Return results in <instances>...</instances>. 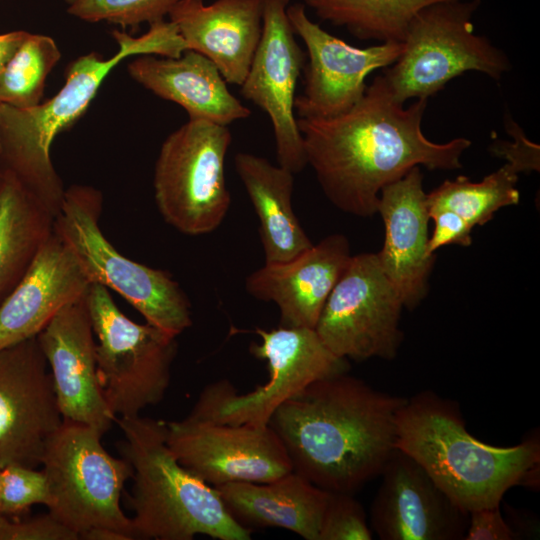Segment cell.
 Here are the masks:
<instances>
[{
	"mask_svg": "<svg viewBox=\"0 0 540 540\" xmlns=\"http://www.w3.org/2000/svg\"><path fill=\"white\" fill-rule=\"evenodd\" d=\"M427 103L428 99H416L404 107L381 74L348 111L330 118H297L307 165L336 208L371 217L377 213L382 188L413 167H462L460 158L471 140H429L421 128Z\"/></svg>",
	"mask_w": 540,
	"mask_h": 540,
	"instance_id": "6da1fadb",
	"label": "cell"
},
{
	"mask_svg": "<svg viewBox=\"0 0 540 540\" xmlns=\"http://www.w3.org/2000/svg\"><path fill=\"white\" fill-rule=\"evenodd\" d=\"M406 400L343 372L308 385L268 424L294 472L326 491L354 494L380 476L397 449V415Z\"/></svg>",
	"mask_w": 540,
	"mask_h": 540,
	"instance_id": "7a4b0ae2",
	"label": "cell"
},
{
	"mask_svg": "<svg viewBox=\"0 0 540 540\" xmlns=\"http://www.w3.org/2000/svg\"><path fill=\"white\" fill-rule=\"evenodd\" d=\"M396 447L413 458L464 512L500 505L515 486L539 488L540 437L500 447L469 433L459 404L431 390L407 398Z\"/></svg>",
	"mask_w": 540,
	"mask_h": 540,
	"instance_id": "3957f363",
	"label": "cell"
},
{
	"mask_svg": "<svg viewBox=\"0 0 540 540\" xmlns=\"http://www.w3.org/2000/svg\"><path fill=\"white\" fill-rule=\"evenodd\" d=\"M118 50L110 58L90 52L67 67L65 83L50 99L30 108L0 103V168L13 174L54 216L65 188L51 159L55 138L88 109L109 73L124 59L139 55L179 57L187 50L170 20L150 24L133 37L113 30Z\"/></svg>",
	"mask_w": 540,
	"mask_h": 540,
	"instance_id": "277c9868",
	"label": "cell"
},
{
	"mask_svg": "<svg viewBox=\"0 0 540 540\" xmlns=\"http://www.w3.org/2000/svg\"><path fill=\"white\" fill-rule=\"evenodd\" d=\"M115 422L124 436L119 453L133 469L128 504L135 539H251V530L229 514L216 489L177 460L166 441V422L140 415Z\"/></svg>",
	"mask_w": 540,
	"mask_h": 540,
	"instance_id": "5b68a950",
	"label": "cell"
},
{
	"mask_svg": "<svg viewBox=\"0 0 540 540\" xmlns=\"http://www.w3.org/2000/svg\"><path fill=\"white\" fill-rule=\"evenodd\" d=\"M103 198L88 185L65 189L54 232L67 246L90 284L122 296L146 320L177 337L192 325L190 302L165 270L131 260L117 251L99 224Z\"/></svg>",
	"mask_w": 540,
	"mask_h": 540,
	"instance_id": "8992f818",
	"label": "cell"
},
{
	"mask_svg": "<svg viewBox=\"0 0 540 540\" xmlns=\"http://www.w3.org/2000/svg\"><path fill=\"white\" fill-rule=\"evenodd\" d=\"M480 6L481 0L442 1L416 14L400 56L383 72L397 102L429 99L468 71L500 80L511 69L506 53L474 32Z\"/></svg>",
	"mask_w": 540,
	"mask_h": 540,
	"instance_id": "52a82bcc",
	"label": "cell"
},
{
	"mask_svg": "<svg viewBox=\"0 0 540 540\" xmlns=\"http://www.w3.org/2000/svg\"><path fill=\"white\" fill-rule=\"evenodd\" d=\"M102 435L95 427L63 420L49 437L41 458L52 498L48 513L78 537L108 527L133 540L131 518L120 505L133 469L105 450Z\"/></svg>",
	"mask_w": 540,
	"mask_h": 540,
	"instance_id": "ba28073f",
	"label": "cell"
},
{
	"mask_svg": "<svg viewBox=\"0 0 540 540\" xmlns=\"http://www.w3.org/2000/svg\"><path fill=\"white\" fill-rule=\"evenodd\" d=\"M85 301L106 403L116 418L139 416L159 403L169 387L176 337L128 318L102 285L90 284Z\"/></svg>",
	"mask_w": 540,
	"mask_h": 540,
	"instance_id": "9c48e42d",
	"label": "cell"
},
{
	"mask_svg": "<svg viewBox=\"0 0 540 540\" xmlns=\"http://www.w3.org/2000/svg\"><path fill=\"white\" fill-rule=\"evenodd\" d=\"M228 126L188 119L163 141L154 168V199L164 221L199 236L215 231L231 205L225 159Z\"/></svg>",
	"mask_w": 540,
	"mask_h": 540,
	"instance_id": "30bf717a",
	"label": "cell"
},
{
	"mask_svg": "<svg viewBox=\"0 0 540 540\" xmlns=\"http://www.w3.org/2000/svg\"><path fill=\"white\" fill-rule=\"evenodd\" d=\"M260 343L250 352L267 362L269 380L246 394H238L227 380L205 387L189 413L229 424L268 425L284 402L311 383L349 371L347 359L331 352L315 329L280 326L256 329Z\"/></svg>",
	"mask_w": 540,
	"mask_h": 540,
	"instance_id": "8fae6325",
	"label": "cell"
},
{
	"mask_svg": "<svg viewBox=\"0 0 540 540\" xmlns=\"http://www.w3.org/2000/svg\"><path fill=\"white\" fill-rule=\"evenodd\" d=\"M402 300L376 253L352 255L328 296L315 331L336 356L393 360L403 341Z\"/></svg>",
	"mask_w": 540,
	"mask_h": 540,
	"instance_id": "7c38bea8",
	"label": "cell"
},
{
	"mask_svg": "<svg viewBox=\"0 0 540 540\" xmlns=\"http://www.w3.org/2000/svg\"><path fill=\"white\" fill-rule=\"evenodd\" d=\"M166 441L181 465L213 487L269 482L293 471L269 424H229L189 414L166 422Z\"/></svg>",
	"mask_w": 540,
	"mask_h": 540,
	"instance_id": "4fadbf2b",
	"label": "cell"
},
{
	"mask_svg": "<svg viewBox=\"0 0 540 540\" xmlns=\"http://www.w3.org/2000/svg\"><path fill=\"white\" fill-rule=\"evenodd\" d=\"M289 4L290 0H263L261 38L240 87L242 96L271 121L277 164L297 174L307 166L294 109L306 54L295 39L287 15Z\"/></svg>",
	"mask_w": 540,
	"mask_h": 540,
	"instance_id": "5bb4252c",
	"label": "cell"
},
{
	"mask_svg": "<svg viewBox=\"0 0 540 540\" xmlns=\"http://www.w3.org/2000/svg\"><path fill=\"white\" fill-rule=\"evenodd\" d=\"M287 15L308 57L304 91L294 102L298 118H330L348 111L364 95L367 76L391 66L403 49L402 42L354 47L311 20L301 2L289 4Z\"/></svg>",
	"mask_w": 540,
	"mask_h": 540,
	"instance_id": "9a60e30c",
	"label": "cell"
},
{
	"mask_svg": "<svg viewBox=\"0 0 540 540\" xmlns=\"http://www.w3.org/2000/svg\"><path fill=\"white\" fill-rule=\"evenodd\" d=\"M63 422L37 337L0 350V468H35Z\"/></svg>",
	"mask_w": 540,
	"mask_h": 540,
	"instance_id": "2e32d148",
	"label": "cell"
},
{
	"mask_svg": "<svg viewBox=\"0 0 540 540\" xmlns=\"http://www.w3.org/2000/svg\"><path fill=\"white\" fill-rule=\"evenodd\" d=\"M371 504V530L381 540H462L461 510L409 455L396 449Z\"/></svg>",
	"mask_w": 540,
	"mask_h": 540,
	"instance_id": "e0dca14e",
	"label": "cell"
},
{
	"mask_svg": "<svg viewBox=\"0 0 540 540\" xmlns=\"http://www.w3.org/2000/svg\"><path fill=\"white\" fill-rule=\"evenodd\" d=\"M63 420L106 433L116 420L97 373L96 341L85 296L61 309L37 336Z\"/></svg>",
	"mask_w": 540,
	"mask_h": 540,
	"instance_id": "ac0fdd59",
	"label": "cell"
},
{
	"mask_svg": "<svg viewBox=\"0 0 540 540\" xmlns=\"http://www.w3.org/2000/svg\"><path fill=\"white\" fill-rule=\"evenodd\" d=\"M377 213L385 228L379 264L403 306L416 308L426 297L436 255L427 253L429 214L420 166L382 188Z\"/></svg>",
	"mask_w": 540,
	"mask_h": 540,
	"instance_id": "d6986e66",
	"label": "cell"
},
{
	"mask_svg": "<svg viewBox=\"0 0 540 540\" xmlns=\"http://www.w3.org/2000/svg\"><path fill=\"white\" fill-rule=\"evenodd\" d=\"M351 256L346 236L331 234L291 259L265 263L246 277L245 288L254 298L277 305L281 326L315 329Z\"/></svg>",
	"mask_w": 540,
	"mask_h": 540,
	"instance_id": "ffe728a7",
	"label": "cell"
},
{
	"mask_svg": "<svg viewBox=\"0 0 540 540\" xmlns=\"http://www.w3.org/2000/svg\"><path fill=\"white\" fill-rule=\"evenodd\" d=\"M90 282L53 231L0 304V350L37 337L55 315L83 298Z\"/></svg>",
	"mask_w": 540,
	"mask_h": 540,
	"instance_id": "44dd1931",
	"label": "cell"
},
{
	"mask_svg": "<svg viewBox=\"0 0 540 540\" xmlns=\"http://www.w3.org/2000/svg\"><path fill=\"white\" fill-rule=\"evenodd\" d=\"M168 18L187 50L204 55L227 83L241 86L261 38L263 0H180Z\"/></svg>",
	"mask_w": 540,
	"mask_h": 540,
	"instance_id": "7402d4cb",
	"label": "cell"
},
{
	"mask_svg": "<svg viewBox=\"0 0 540 540\" xmlns=\"http://www.w3.org/2000/svg\"><path fill=\"white\" fill-rule=\"evenodd\" d=\"M127 70L145 89L181 106L189 119L228 126L251 114L228 89L216 65L196 51L186 50L179 57L139 55Z\"/></svg>",
	"mask_w": 540,
	"mask_h": 540,
	"instance_id": "603a6c76",
	"label": "cell"
},
{
	"mask_svg": "<svg viewBox=\"0 0 540 540\" xmlns=\"http://www.w3.org/2000/svg\"><path fill=\"white\" fill-rule=\"evenodd\" d=\"M229 514L243 527H275L318 540L329 498L326 491L291 471L269 482H232L214 487Z\"/></svg>",
	"mask_w": 540,
	"mask_h": 540,
	"instance_id": "cb8c5ba5",
	"label": "cell"
},
{
	"mask_svg": "<svg viewBox=\"0 0 540 540\" xmlns=\"http://www.w3.org/2000/svg\"><path fill=\"white\" fill-rule=\"evenodd\" d=\"M235 170L259 220V235L265 263L286 261L313 243L292 206L294 173L266 158L239 152Z\"/></svg>",
	"mask_w": 540,
	"mask_h": 540,
	"instance_id": "d4e9b609",
	"label": "cell"
},
{
	"mask_svg": "<svg viewBox=\"0 0 540 540\" xmlns=\"http://www.w3.org/2000/svg\"><path fill=\"white\" fill-rule=\"evenodd\" d=\"M54 219L13 174L0 168V304L52 235Z\"/></svg>",
	"mask_w": 540,
	"mask_h": 540,
	"instance_id": "484cf974",
	"label": "cell"
},
{
	"mask_svg": "<svg viewBox=\"0 0 540 540\" xmlns=\"http://www.w3.org/2000/svg\"><path fill=\"white\" fill-rule=\"evenodd\" d=\"M451 0H301L324 22L360 40L403 42L408 26L423 8Z\"/></svg>",
	"mask_w": 540,
	"mask_h": 540,
	"instance_id": "4316f807",
	"label": "cell"
},
{
	"mask_svg": "<svg viewBox=\"0 0 540 540\" xmlns=\"http://www.w3.org/2000/svg\"><path fill=\"white\" fill-rule=\"evenodd\" d=\"M518 173L508 164L472 182L466 176L445 180L426 194L428 214L449 210L461 216L473 228L489 222L501 208L518 204Z\"/></svg>",
	"mask_w": 540,
	"mask_h": 540,
	"instance_id": "83f0119b",
	"label": "cell"
},
{
	"mask_svg": "<svg viewBox=\"0 0 540 540\" xmlns=\"http://www.w3.org/2000/svg\"><path fill=\"white\" fill-rule=\"evenodd\" d=\"M61 58L54 39L28 33L0 71V103L30 108L42 101L46 79Z\"/></svg>",
	"mask_w": 540,
	"mask_h": 540,
	"instance_id": "f1b7e54d",
	"label": "cell"
},
{
	"mask_svg": "<svg viewBox=\"0 0 540 540\" xmlns=\"http://www.w3.org/2000/svg\"><path fill=\"white\" fill-rule=\"evenodd\" d=\"M180 0H75L68 13L87 22L105 21L123 28L165 20Z\"/></svg>",
	"mask_w": 540,
	"mask_h": 540,
	"instance_id": "f546056e",
	"label": "cell"
},
{
	"mask_svg": "<svg viewBox=\"0 0 540 540\" xmlns=\"http://www.w3.org/2000/svg\"><path fill=\"white\" fill-rule=\"evenodd\" d=\"M1 512L19 514L35 504L51 505V494L44 471L10 464L1 469Z\"/></svg>",
	"mask_w": 540,
	"mask_h": 540,
	"instance_id": "4dcf8cb0",
	"label": "cell"
},
{
	"mask_svg": "<svg viewBox=\"0 0 540 540\" xmlns=\"http://www.w3.org/2000/svg\"><path fill=\"white\" fill-rule=\"evenodd\" d=\"M372 536L365 510L353 494L330 492L318 540H371Z\"/></svg>",
	"mask_w": 540,
	"mask_h": 540,
	"instance_id": "1f68e13d",
	"label": "cell"
},
{
	"mask_svg": "<svg viewBox=\"0 0 540 540\" xmlns=\"http://www.w3.org/2000/svg\"><path fill=\"white\" fill-rule=\"evenodd\" d=\"M504 126L507 133L512 137V141L494 140L489 150L496 157L504 159L512 169L518 174L539 171L540 147L531 142L525 136L524 131L517 122L506 113L504 116Z\"/></svg>",
	"mask_w": 540,
	"mask_h": 540,
	"instance_id": "d6a6232c",
	"label": "cell"
},
{
	"mask_svg": "<svg viewBox=\"0 0 540 540\" xmlns=\"http://www.w3.org/2000/svg\"><path fill=\"white\" fill-rule=\"evenodd\" d=\"M78 535L49 513L28 520H9L0 513V540H78Z\"/></svg>",
	"mask_w": 540,
	"mask_h": 540,
	"instance_id": "836d02e7",
	"label": "cell"
},
{
	"mask_svg": "<svg viewBox=\"0 0 540 540\" xmlns=\"http://www.w3.org/2000/svg\"><path fill=\"white\" fill-rule=\"evenodd\" d=\"M429 217L435 223L434 232L427 243L429 255H434L436 250L446 245L456 244L464 247L471 245L473 227L461 216L449 210H440L430 214Z\"/></svg>",
	"mask_w": 540,
	"mask_h": 540,
	"instance_id": "e575fe53",
	"label": "cell"
},
{
	"mask_svg": "<svg viewBox=\"0 0 540 540\" xmlns=\"http://www.w3.org/2000/svg\"><path fill=\"white\" fill-rule=\"evenodd\" d=\"M500 505L473 510L469 513L464 540H518Z\"/></svg>",
	"mask_w": 540,
	"mask_h": 540,
	"instance_id": "d590c367",
	"label": "cell"
},
{
	"mask_svg": "<svg viewBox=\"0 0 540 540\" xmlns=\"http://www.w3.org/2000/svg\"><path fill=\"white\" fill-rule=\"evenodd\" d=\"M29 32L16 30L0 34V71L11 59Z\"/></svg>",
	"mask_w": 540,
	"mask_h": 540,
	"instance_id": "8d00e7d4",
	"label": "cell"
},
{
	"mask_svg": "<svg viewBox=\"0 0 540 540\" xmlns=\"http://www.w3.org/2000/svg\"><path fill=\"white\" fill-rule=\"evenodd\" d=\"M79 539L84 540H131L126 534L108 527H95L83 532Z\"/></svg>",
	"mask_w": 540,
	"mask_h": 540,
	"instance_id": "74e56055",
	"label": "cell"
},
{
	"mask_svg": "<svg viewBox=\"0 0 540 540\" xmlns=\"http://www.w3.org/2000/svg\"><path fill=\"white\" fill-rule=\"evenodd\" d=\"M1 469L2 468H0V496H1ZM0 513H2L1 512V498H0Z\"/></svg>",
	"mask_w": 540,
	"mask_h": 540,
	"instance_id": "f35d334b",
	"label": "cell"
},
{
	"mask_svg": "<svg viewBox=\"0 0 540 540\" xmlns=\"http://www.w3.org/2000/svg\"><path fill=\"white\" fill-rule=\"evenodd\" d=\"M68 5H70L71 3H73L75 0H64Z\"/></svg>",
	"mask_w": 540,
	"mask_h": 540,
	"instance_id": "ab89813d",
	"label": "cell"
}]
</instances>
